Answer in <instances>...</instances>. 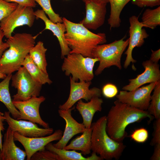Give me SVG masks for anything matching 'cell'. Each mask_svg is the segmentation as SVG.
Segmentation results:
<instances>
[{"instance_id":"484cf974","label":"cell","mask_w":160,"mask_h":160,"mask_svg":"<svg viewBox=\"0 0 160 160\" xmlns=\"http://www.w3.org/2000/svg\"><path fill=\"white\" fill-rule=\"evenodd\" d=\"M47 50L43 43L39 41L31 49L29 53L34 63L42 71L46 73H47V63L45 55Z\"/></svg>"},{"instance_id":"7c38bea8","label":"cell","mask_w":160,"mask_h":160,"mask_svg":"<svg viewBox=\"0 0 160 160\" xmlns=\"http://www.w3.org/2000/svg\"><path fill=\"white\" fill-rule=\"evenodd\" d=\"M45 100V98L42 96L32 97L24 101L12 100L20 114V117L17 120H28L37 123L44 128L49 127L48 123L42 119L39 113L40 105Z\"/></svg>"},{"instance_id":"8fae6325","label":"cell","mask_w":160,"mask_h":160,"mask_svg":"<svg viewBox=\"0 0 160 160\" xmlns=\"http://www.w3.org/2000/svg\"><path fill=\"white\" fill-rule=\"evenodd\" d=\"M130 27L129 30V37L128 47L124 54L127 55L124 61V67L126 69L132 63V68L135 70L136 68L134 63L136 62L132 56V52L136 47H140L144 44L145 39L148 38L149 35L146 30L143 28V26L138 20V17L132 15L129 18Z\"/></svg>"},{"instance_id":"b9f144b4","label":"cell","mask_w":160,"mask_h":160,"mask_svg":"<svg viewBox=\"0 0 160 160\" xmlns=\"http://www.w3.org/2000/svg\"><path fill=\"white\" fill-rule=\"evenodd\" d=\"M7 75L0 72V79H4L6 76Z\"/></svg>"},{"instance_id":"f546056e","label":"cell","mask_w":160,"mask_h":160,"mask_svg":"<svg viewBox=\"0 0 160 160\" xmlns=\"http://www.w3.org/2000/svg\"><path fill=\"white\" fill-rule=\"evenodd\" d=\"M30 160H61V159L57 154L45 149L36 152Z\"/></svg>"},{"instance_id":"4fadbf2b","label":"cell","mask_w":160,"mask_h":160,"mask_svg":"<svg viewBox=\"0 0 160 160\" xmlns=\"http://www.w3.org/2000/svg\"><path fill=\"white\" fill-rule=\"evenodd\" d=\"M15 141L19 142L24 147L27 160H30L32 156L39 151L45 149V147L50 143L59 140L63 134V131L57 129L47 136L29 137L23 136L16 132H13Z\"/></svg>"},{"instance_id":"ac0fdd59","label":"cell","mask_w":160,"mask_h":160,"mask_svg":"<svg viewBox=\"0 0 160 160\" xmlns=\"http://www.w3.org/2000/svg\"><path fill=\"white\" fill-rule=\"evenodd\" d=\"M34 13L36 18H40L44 22L45 26L44 30L51 31L57 38L61 48V57L63 59L71 50L65 40V34L66 30L65 24L63 23H53L47 17L42 9H38Z\"/></svg>"},{"instance_id":"52a82bcc","label":"cell","mask_w":160,"mask_h":160,"mask_svg":"<svg viewBox=\"0 0 160 160\" xmlns=\"http://www.w3.org/2000/svg\"><path fill=\"white\" fill-rule=\"evenodd\" d=\"M11 80L12 86L17 90L12 96L13 100L24 101L32 97L39 96L42 85L35 81L24 66L12 75Z\"/></svg>"},{"instance_id":"6da1fadb","label":"cell","mask_w":160,"mask_h":160,"mask_svg":"<svg viewBox=\"0 0 160 160\" xmlns=\"http://www.w3.org/2000/svg\"><path fill=\"white\" fill-rule=\"evenodd\" d=\"M114 104L106 116V131L109 136L116 141L123 142L127 135L126 129L130 124L146 118L151 121L154 118L147 111L132 107L117 99Z\"/></svg>"},{"instance_id":"ffe728a7","label":"cell","mask_w":160,"mask_h":160,"mask_svg":"<svg viewBox=\"0 0 160 160\" xmlns=\"http://www.w3.org/2000/svg\"><path fill=\"white\" fill-rule=\"evenodd\" d=\"M103 103V99L98 97L92 98L87 103L82 99L78 101L76 108L82 118V123L86 128L91 127L94 116L96 112L102 111Z\"/></svg>"},{"instance_id":"60d3db41","label":"cell","mask_w":160,"mask_h":160,"mask_svg":"<svg viewBox=\"0 0 160 160\" xmlns=\"http://www.w3.org/2000/svg\"><path fill=\"white\" fill-rule=\"evenodd\" d=\"M84 3L88 1L92 2L98 4H107L109 2L108 0H81Z\"/></svg>"},{"instance_id":"d6986e66","label":"cell","mask_w":160,"mask_h":160,"mask_svg":"<svg viewBox=\"0 0 160 160\" xmlns=\"http://www.w3.org/2000/svg\"><path fill=\"white\" fill-rule=\"evenodd\" d=\"M13 132L8 126L4 135L1 155L2 160H24L25 151L17 147L14 142Z\"/></svg>"},{"instance_id":"83f0119b","label":"cell","mask_w":160,"mask_h":160,"mask_svg":"<svg viewBox=\"0 0 160 160\" xmlns=\"http://www.w3.org/2000/svg\"><path fill=\"white\" fill-rule=\"evenodd\" d=\"M147 111L156 119L160 118V80L155 85Z\"/></svg>"},{"instance_id":"9a60e30c","label":"cell","mask_w":160,"mask_h":160,"mask_svg":"<svg viewBox=\"0 0 160 160\" xmlns=\"http://www.w3.org/2000/svg\"><path fill=\"white\" fill-rule=\"evenodd\" d=\"M144 68L143 72L134 79L129 80V84L123 87V90L131 91L147 83L156 82L160 80L159 65L158 63L152 62L150 60L142 63Z\"/></svg>"},{"instance_id":"e0dca14e","label":"cell","mask_w":160,"mask_h":160,"mask_svg":"<svg viewBox=\"0 0 160 160\" xmlns=\"http://www.w3.org/2000/svg\"><path fill=\"white\" fill-rule=\"evenodd\" d=\"M85 4L86 16L80 23L88 29L96 30L104 23L107 4H98L90 1Z\"/></svg>"},{"instance_id":"836d02e7","label":"cell","mask_w":160,"mask_h":160,"mask_svg":"<svg viewBox=\"0 0 160 160\" xmlns=\"http://www.w3.org/2000/svg\"><path fill=\"white\" fill-rule=\"evenodd\" d=\"M132 3L140 8L145 7H152L160 6V0H132Z\"/></svg>"},{"instance_id":"8992f818","label":"cell","mask_w":160,"mask_h":160,"mask_svg":"<svg viewBox=\"0 0 160 160\" xmlns=\"http://www.w3.org/2000/svg\"><path fill=\"white\" fill-rule=\"evenodd\" d=\"M64 58L62 71L66 76L77 81H91L93 79V69L95 63L99 61L96 58L85 57L81 54L69 53Z\"/></svg>"},{"instance_id":"603a6c76","label":"cell","mask_w":160,"mask_h":160,"mask_svg":"<svg viewBox=\"0 0 160 160\" xmlns=\"http://www.w3.org/2000/svg\"><path fill=\"white\" fill-rule=\"evenodd\" d=\"M46 149L49 150L58 155L61 160H102V159L95 152H92L91 155L87 157L82 155L81 153H79L75 150L69 151L63 149L56 148L51 143L48 144L45 147Z\"/></svg>"},{"instance_id":"2e32d148","label":"cell","mask_w":160,"mask_h":160,"mask_svg":"<svg viewBox=\"0 0 160 160\" xmlns=\"http://www.w3.org/2000/svg\"><path fill=\"white\" fill-rule=\"evenodd\" d=\"M75 107H73L67 110H58L59 116L65 120L66 124L62 137L58 142L53 144L56 148L63 149L73 136L82 133L86 128L83 123H79L72 117L71 111Z\"/></svg>"},{"instance_id":"4dcf8cb0","label":"cell","mask_w":160,"mask_h":160,"mask_svg":"<svg viewBox=\"0 0 160 160\" xmlns=\"http://www.w3.org/2000/svg\"><path fill=\"white\" fill-rule=\"evenodd\" d=\"M18 5L16 3L9 2L4 0H0V22L13 11Z\"/></svg>"},{"instance_id":"d6a6232c","label":"cell","mask_w":160,"mask_h":160,"mask_svg":"<svg viewBox=\"0 0 160 160\" xmlns=\"http://www.w3.org/2000/svg\"><path fill=\"white\" fill-rule=\"evenodd\" d=\"M101 91L103 96L108 98H111L115 97L118 92L116 86L110 83L104 85Z\"/></svg>"},{"instance_id":"44dd1931","label":"cell","mask_w":160,"mask_h":160,"mask_svg":"<svg viewBox=\"0 0 160 160\" xmlns=\"http://www.w3.org/2000/svg\"><path fill=\"white\" fill-rule=\"evenodd\" d=\"M92 132L91 127L86 128L81 135L76 137L63 149L80 151L84 155L90 154L91 151Z\"/></svg>"},{"instance_id":"9c48e42d","label":"cell","mask_w":160,"mask_h":160,"mask_svg":"<svg viewBox=\"0 0 160 160\" xmlns=\"http://www.w3.org/2000/svg\"><path fill=\"white\" fill-rule=\"evenodd\" d=\"M158 81L140 87L132 91H120L116 97L121 102L141 110L147 111L151 92Z\"/></svg>"},{"instance_id":"f1b7e54d","label":"cell","mask_w":160,"mask_h":160,"mask_svg":"<svg viewBox=\"0 0 160 160\" xmlns=\"http://www.w3.org/2000/svg\"><path fill=\"white\" fill-rule=\"evenodd\" d=\"M34 0L41 7L52 22L54 23H63L62 18L59 15L55 12L53 9L51 4V0Z\"/></svg>"},{"instance_id":"d590c367","label":"cell","mask_w":160,"mask_h":160,"mask_svg":"<svg viewBox=\"0 0 160 160\" xmlns=\"http://www.w3.org/2000/svg\"><path fill=\"white\" fill-rule=\"evenodd\" d=\"M9 2H15L22 6L35 7L36 5L34 0H4Z\"/></svg>"},{"instance_id":"ba28073f","label":"cell","mask_w":160,"mask_h":160,"mask_svg":"<svg viewBox=\"0 0 160 160\" xmlns=\"http://www.w3.org/2000/svg\"><path fill=\"white\" fill-rule=\"evenodd\" d=\"M33 8L18 5L16 8L0 22V28L7 39L16 28L24 25L31 27L36 18Z\"/></svg>"},{"instance_id":"ab89813d","label":"cell","mask_w":160,"mask_h":160,"mask_svg":"<svg viewBox=\"0 0 160 160\" xmlns=\"http://www.w3.org/2000/svg\"><path fill=\"white\" fill-rule=\"evenodd\" d=\"M153 153L150 159L151 160H160V143L157 144L155 145Z\"/></svg>"},{"instance_id":"3957f363","label":"cell","mask_w":160,"mask_h":160,"mask_svg":"<svg viewBox=\"0 0 160 160\" xmlns=\"http://www.w3.org/2000/svg\"><path fill=\"white\" fill-rule=\"evenodd\" d=\"M39 35L17 33L8 38L6 41L9 47L0 58V72L7 75L17 71L35 45Z\"/></svg>"},{"instance_id":"f35d334b","label":"cell","mask_w":160,"mask_h":160,"mask_svg":"<svg viewBox=\"0 0 160 160\" xmlns=\"http://www.w3.org/2000/svg\"><path fill=\"white\" fill-rule=\"evenodd\" d=\"M152 53L150 58V60L152 62L158 63L160 59V49L154 51L151 49Z\"/></svg>"},{"instance_id":"74e56055","label":"cell","mask_w":160,"mask_h":160,"mask_svg":"<svg viewBox=\"0 0 160 160\" xmlns=\"http://www.w3.org/2000/svg\"><path fill=\"white\" fill-rule=\"evenodd\" d=\"M5 121V118L4 116V113L0 111V149L1 151L2 149V138L3 135L2 132H3L5 129L4 124L3 122Z\"/></svg>"},{"instance_id":"277c9868","label":"cell","mask_w":160,"mask_h":160,"mask_svg":"<svg viewBox=\"0 0 160 160\" xmlns=\"http://www.w3.org/2000/svg\"><path fill=\"white\" fill-rule=\"evenodd\" d=\"M106 116H103L92 123L91 151L103 159H119L126 147L123 142L111 138L106 131Z\"/></svg>"},{"instance_id":"4316f807","label":"cell","mask_w":160,"mask_h":160,"mask_svg":"<svg viewBox=\"0 0 160 160\" xmlns=\"http://www.w3.org/2000/svg\"><path fill=\"white\" fill-rule=\"evenodd\" d=\"M143 27L154 29L160 25V6L154 9H147L141 17Z\"/></svg>"},{"instance_id":"8d00e7d4","label":"cell","mask_w":160,"mask_h":160,"mask_svg":"<svg viewBox=\"0 0 160 160\" xmlns=\"http://www.w3.org/2000/svg\"><path fill=\"white\" fill-rule=\"evenodd\" d=\"M4 36V34L0 28V58L4 52L9 47V45L7 42L6 41L4 42L2 40Z\"/></svg>"},{"instance_id":"e575fe53","label":"cell","mask_w":160,"mask_h":160,"mask_svg":"<svg viewBox=\"0 0 160 160\" xmlns=\"http://www.w3.org/2000/svg\"><path fill=\"white\" fill-rule=\"evenodd\" d=\"M158 143H160V118L156 119L155 122L153 137L151 145H155Z\"/></svg>"},{"instance_id":"7402d4cb","label":"cell","mask_w":160,"mask_h":160,"mask_svg":"<svg viewBox=\"0 0 160 160\" xmlns=\"http://www.w3.org/2000/svg\"><path fill=\"white\" fill-rule=\"evenodd\" d=\"M12 75V74L7 75L0 82V101L5 105L13 118L17 119L20 117V114L13 103L9 91V84Z\"/></svg>"},{"instance_id":"5bb4252c","label":"cell","mask_w":160,"mask_h":160,"mask_svg":"<svg viewBox=\"0 0 160 160\" xmlns=\"http://www.w3.org/2000/svg\"><path fill=\"white\" fill-rule=\"evenodd\" d=\"M5 121L13 132H16L20 135L27 137H34L45 136L53 132L52 128H40L35 123L30 121L17 120L10 116L9 111L4 113Z\"/></svg>"},{"instance_id":"d4e9b609","label":"cell","mask_w":160,"mask_h":160,"mask_svg":"<svg viewBox=\"0 0 160 160\" xmlns=\"http://www.w3.org/2000/svg\"><path fill=\"white\" fill-rule=\"evenodd\" d=\"M132 0H108L111 6L110 14L108 19L110 29L117 28L121 25V13L125 6Z\"/></svg>"},{"instance_id":"7bdbcfd3","label":"cell","mask_w":160,"mask_h":160,"mask_svg":"<svg viewBox=\"0 0 160 160\" xmlns=\"http://www.w3.org/2000/svg\"><path fill=\"white\" fill-rule=\"evenodd\" d=\"M0 160H2L1 155V151L0 149Z\"/></svg>"},{"instance_id":"7a4b0ae2","label":"cell","mask_w":160,"mask_h":160,"mask_svg":"<svg viewBox=\"0 0 160 160\" xmlns=\"http://www.w3.org/2000/svg\"><path fill=\"white\" fill-rule=\"evenodd\" d=\"M62 18L66 30L65 40L71 50L69 53L80 54L85 57H92L93 49L98 45L106 42L105 33H94L80 23H74L64 17Z\"/></svg>"},{"instance_id":"30bf717a","label":"cell","mask_w":160,"mask_h":160,"mask_svg":"<svg viewBox=\"0 0 160 160\" xmlns=\"http://www.w3.org/2000/svg\"><path fill=\"white\" fill-rule=\"evenodd\" d=\"M70 89L69 97L67 101L59 107V109L67 110L72 107L74 104L80 100L83 99L88 101L95 97H100L101 90L94 87L89 89L91 81H80L73 80L70 77Z\"/></svg>"},{"instance_id":"cb8c5ba5","label":"cell","mask_w":160,"mask_h":160,"mask_svg":"<svg viewBox=\"0 0 160 160\" xmlns=\"http://www.w3.org/2000/svg\"><path fill=\"white\" fill-rule=\"evenodd\" d=\"M22 66L25 68L35 81L42 85L46 84H50L52 83L48 73L41 71L34 63L29 54L23 62Z\"/></svg>"},{"instance_id":"1f68e13d","label":"cell","mask_w":160,"mask_h":160,"mask_svg":"<svg viewBox=\"0 0 160 160\" xmlns=\"http://www.w3.org/2000/svg\"><path fill=\"white\" fill-rule=\"evenodd\" d=\"M131 138L136 142L142 143L146 142L148 137V130L141 128L135 130L130 135Z\"/></svg>"},{"instance_id":"5b68a950","label":"cell","mask_w":160,"mask_h":160,"mask_svg":"<svg viewBox=\"0 0 160 160\" xmlns=\"http://www.w3.org/2000/svg\"><path fill=\"white\" fill-rule=\"evenodd\" d=\"M125 37L109 44L98 45L93 49L92 57L97 58L99 62L95 71L96 75H98L105 69L112 66L121 69V57L129 42V38L124 40Z\"/></svg>"}]
</instances>
